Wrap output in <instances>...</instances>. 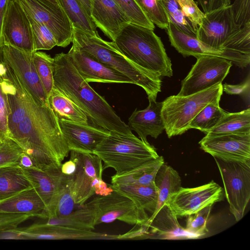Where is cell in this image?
<instances>
[{"label": "cell", "mask_w": 250, "mask_h": 250, "mask_svg": "<svg viewBox=\"0 0 250 250\" xmlns=\"http://www.w3.org/2000/svg\"><path fill=\"white\" fill-rule=\"evenodd\" d=\"M20 95L22 118L8 129V138L31 158L35 167L43 169L61 165L70 150L49 103L41 102L25 85Z\"/></svg>", "instance_id": "1"}, {"label": "cell", "mask_w": 250, "mask_h": 250, "mask_svg": "<svg viewBox=\"0 0 250 250\" xmlns=\"http://www.w3.org/2000/svg\"><path fill=\"white\" fill-rule=\"evenodd\" d=\"M54 87L73 102L93 124L108 131L131 134V130L104 98L98 94L79 73L67 53L55 55Z\"/></svg>", "instance_id": "2"}, {"label": "cell", "mask_w": 250, "mask_h": 250, "mask_svg": "<svg viewBox=\"0 0 250 250\" xmlns=\"http://www.w3.org/2000/svg\"><path fill=\"white\" fill-rule=\"evenodd\" d=\"M73 39L81 48L98 61L129 78L143 88L148 98L156 99L161 91L162 81L155 73L132 62L117 48L113 42L104 40L98 33L90 34L72 26Z\"/></svg>", "instance_id": "3"}, {"label": "cell", "mask_w": 250, "mask_h": 250, "mask_svg": "<svg viewBox=\"0 0 250 250\" xmlns=\"http://www.w3.org/2000/svg\"><path fill=\"white\" fill-rule=\"evenodd\" d=\"M113 42L125 57L137 65L160 77L172 76L171 60L161 38L153 30L129 23Z\"/></svg>", "instance_id": "4"}, {"label": "cell", "mask_w": 250, "mask_h": 250, "mask_svg": "<svg viewBox=\"0 0 250 250\" xmlns=\"http://www.w3.org/2000/svg\"><path fill=\"white\" fill-rule=\"evenodd\" d=\"M93 154L104 163V169H114L121 175L155 161L159 157L155 148L133 133L110 131Z\"/></svg>", "instance_id": "5"}, {"label": "cell", "mask_w": 250, "mask_h": 250, "mask_svg": "<svg viewBox=\"0 0 250 250\" xmlns=\"http://www.w3.org/2000/svg\"><path fill=\"white\" fill-rule=\"evenodd\" d=\"M223 92V84L219 83L190 95L166 98L162 102L161 113L167 137L181 135L189 129V124L200 111L208 104L219 103Z\"/></svg>", "instance_id": "6"}, {"label": "cell", "mask_w": 250, "mask_h": 250, "mask_svg": "<svg viewBox=\"0 0 250 250\" xmlns=\"http://www.w3.org/2000/svg\"><path fill=\"white\" fill-rule=\"evenodd\" d=\"M214 158L223 183L229 211L239 221L243 217L250 199V161Z\"/></svg>", "instance_id": "7"}, {"label": "cell", "mask_w": 250, "mask_h": 250, "mask_svg": "<svg viewBox=\"0 0 250 250\" xmlns=\"http://www.w3.org/2000/svg\"><path fill=\"white\" fill-rule=\"evenodd\" d=\"M95 215V225L110 223L116 220L130 225L146 224L147 212L128 197L114 190L105 196H98L88 203Z\"/></svg>", "instance_id": "8"}, {"label": "cell", "mask_w": 250, "mask_h": 250, "mask_svg": "<svg viewBox=\"0 0 250 250\" xmlns=\"http://www.w3.org/2000/svg\"><path fill=\"white\" fill-rule=\"evenodd\" d=\"M196 58V63L182 82L178 96L193 94L222 83L232 65L230 61L217 56L206 55Z\"/></svg>", "instance_id": "9"}, {"label": "cell", "mask_w": 250, "mask_h": 250, "mask_svg": "<svg viewBox=\"0 0 250 250\" xmlns=\"http://www.w3.org/2000/svg\"><path fill=\"white\" fill-rule=\"evenodd\" d=\"M26 14L46 25L53 33L57 46L66 47L73 39L72 23L59 4L46 0H17Z\"/></svg>", "instance_id": "10"}, {"label": "cell", "mask_w": 250, "mask_h": 250, "mask_svg": "<svg viewBox=\"0 0 250 250\" xmlns=\"http://www.w3.org/2000/svg\"><path fill=\"white\" fill-rule=\"evenodd\" d=\"M224 191L213 181L195 188L181 187L167 203L174 215L187 216L224 200Z\"/></svg>", "instance_id": "11"}, {"label": "cell", "mask_w": 250, "mask_h": 250, "mask_svg": "<svg viewBox=\"0 0 250 250\" xmlns=\"http://www.w3.org/2000/svg\"><path fill=\"white\" fill-rule=\"evenodd\" d=\"M70 159L76 164L73 175V195L75 203L82 206L95 194L96 187L103 180L102 161L89 153L71 150Z\"/></svg>", "instance_id": "12"}, {"label": "cell", "mask_w": 250, "mask_h": 250, "mask_svg": "<svg viewBox=\"0 0 250 250\" xmlns=\"http://www.w3.org/2000/svg\"><path fill=\"white\" fill-rule=\"evenodd\" d=\"M241 27L234 21L230 4L205 13L196 37L206 45L223 51L224 43Z\"/></svg>", "instance_id": "13"}, {"label": "cell", "mask_w": 250, "mask_h": 250, "mask_svg": "<svg viewBox=\"0 0 250 250\" xmlns=\"http://www.w3.org/2000/svg\"><path fill=\"white\" fill-rule=\"evenodd\" d=\"M19 239L118 240L117 235L62 225L34 224L25 228L11 229Z\"/></svg>", "instance_id": "14"}, {"label": "cell", "mask_w": 250, "mask_h": 250, "mask_svg": "<svg viewBox=\"0 0 250 250\" xmlns=\"http://www.w3.org/2000/svg\"><path fill=\"white\" fill-rule=\"evenodd\" d=\"M4 45L35 51L32 29L27 15L17 0H9L2 25Z\"/></svg>", "instance_id": "15"}, {"label": "cell", "mask_w": 250, "mask_h": 250, "mask_svg": "<svg viewBox=\"0 0 250 250\" xmlns=\"http://www.w3.org/2000/svg\"><path fill=\"white\" fill-rule=\"evenodd\" d=\"M67 53L81 76L88 83L133 84L127 77L98 61L75 42Z\"/></svg>", "instance_id": "16"}, {"label": "cell", "mask_w": 250, "mask_h": 250, "mask_svg": "<svg viewBox=\"0 0 250 250\" xmlns=\"http://www.w3.org/2000/svg\"><path fill=\"white\" fill-rule=\"evenodd\" d=\"M32 52L4 45L0 49V59L14 71L38 99L47 103L48 97L36 70Z\"/></svg>", "instance_id": "17"}, {"label": "cell", "mask_w": 250, "mask_h": 250, "mask_svg": "<svg viewBox=\"0 0 250 250\" xmlns=\"http://www.w3.org/2000/svg\"><path fill=\"white\" fill-rule=\"evenodd\" d=\"M200 148L213 157L226 160L250 161V134L206 135Z\"/></svg>", "instance_id": "18"}, {"label": "cell", "mask_w": 250, "mask_h": 250, "mask_svg": "<svg viewBox=\"0 0 250 250\" xmlns=\"http://www.w3.org/2000/svg\"><path fill=\"white\" fill-rule=\"evenodd\" d=\"M61 165H56L43 169L35 167L22 168V171L33 188L44 203V218H55L57 197L62 174Z\"/></svg>", "instance_id": "19"}, {"label": "cell", "mask_w": 250, "mask_h": 250, "mask_svg": "<svg viewBox=\"0 0 250 250\" xmlns=\"http://www.w3.org/2000/svg\"><path fill=\"white\" fill-rule=\"evenodd\" d=\"M60 127L70 151L93 153L109 131L98 126L65 119H58Z\"/></svg>", "instance_id": "20"}, {"label": "cell", "mask_w": 250, "mask_h": 250, "mask_svg": "<svg viewBox=\"0 0 250 250\" xmlns=\"http://www.w3.org/2000/svg\"><path fill=\"white\" fill-rule=\"evenodd\" d=\"M90 17L96 27L114 41L121 30L130 23L114 0H90Z\"/></svg>", "instance_id": "21"}, {"label": "cell", "mask_w": 250, "mask_h": 250, "mask_svg": "<svg viewBox=\"0 0 250 250\" xmlns=\"http://www.w3.org/2000/svg\"><path fill=\"white\" fill-rule=\"evenodd\" d=\"M149 104L145 109H136L128 118V126L135 131L139 137L147 143V137L155 139L165 130V125L162 116V102H158L148 98Z\"/></svg>", "instance_id": "22"}, {"label": "cell", "mask_w": 250, "mask_h": 250, "mask_svg": "<svg viewBox=\"0 0 250 250\" xmlns=\"http://www.w3.org/2000/svg\"><path fill=\"white\" fill-rule=\"evenodd\" d=\"M145 224L148 229L149 235L155 236L156 239L183 240L200 238L181 226L177 217L167 204L164 205Z\"/></svg>", "instance_id": "23"}, {"label": "cell", "mask_w": 250, "mask_h": 250, "mask_svg": "<svg viewBox=\"0 0 250 250\" xmlns=\"http://www.w3.org/2000/svg\"><path fill=\"white\" fill-rule=\"evenodd\" d=\"M166 31L171 46L185 57L192 56L197 58L207 55L225 58L224 52L206 45L196 36L183 32L169 20Z\"/></svg>", "instance_id": "24"}, {"label": "cell", "mask_w": 250, "mask_h": 250, "mask_svg": "<svg viewBox=\"0 0 250 250\" xmlns=\"http://www.w3.org/2000/svg\"><path fill=\"white\" fill-rule=\"evenodd\" d=\"M46 207L34 188L0 201V212L26 214L44 218Z\"/></svg>", "instance_id": "25"}, {"label": "cell", "mask_w": 250, "mask_h": 250, "mask_svg": "<svg viewBox=\"0 0 250 250\" xmlns=\"http://www.w3.org/2000/svg\"><path fill=\"white\" fill-rule=\"evenodd\" d=\"M154 182L158 191V201L155 210L148 220L151 219L181 187V179L178 172L165 163L158 169Z\"/></svg>", "instance_id": "26"}, {"label": "cell", "mask_w": 250, "mask_h": 250, "mask_svg": "<svg viewBox=\"0 0 250 250\" xmlns=\"http://www.w3.org/2000/svg\"><path fill=\"white\" fill-rule=\"evenodd\" d=\"M32 188L19 165L0 167V201Z\"/></svg>", "instance_id": "27"}, {"label": "cell", "mask_w": 250, "mask_h": 250, "mask_svg": "<svg viewBox=\"0 0 250 250\" xmlns=\"http://www.w3.org/2000/svg\"><path fill=\"white\" fill-rule=\"evenodd\" d=\"M115 190L132 200L138 206L149 212L151 215L155 210L158 201V191L155 185L146 186L131 184L112 185Z\"/></svg>", "instance_id": "28"}, {"label": "cell", "mask_w": 250, "mask_h": 250, "mask_svg": "<svg viewBox=\"0 0 250 250\" xmlns=\"http://www.w3.org/2000/svg\"><path fill=\"white\" fill-rule=\"evenodd\" d=\"M250 134V109L240 112L227 113L207 136H218L225 134Z\"/></svg>", "instance_id": "29"}, {"label": "cell", "mask_w": 250, "mask_h": 250, "mask_svg": "<svg viewBox=\"0 0 250 250\" xmlns=\"http://www.w3.org/2000/svg\"><path fill=\"white\" fill-rule=\"evenodd\" d=\"M164 159L159 156L154 162L143 166L127 173L121 174H114L111 177L112 185L120 184H131L150 186L155 185V178L156 173L164 164Z\"/></svg>", "instance_id": "30"}, {"label": "cell", "mask_w": 250, "mask_h": 250, "mask_svg": "<svg viewBox=\"0 0 250 250\" xmlns=\"http://www.w3.org/2000/svg\"><path fill=\"white\" fill-rule=\"evenodd\" d=\"M48 100L58 119L87 123L86 114L69 98L53 87Z\"/></svg>", "instance_id": "31"}, {"label": "cell", "mask_w": 250, "mask_h": 250, "mask_svg": "<svg viewBox=\"0 0 250 250\" xmlns=\"http://www.w3.org/2000/svg\"><path fill=\"white\" fill-rule=\"evenodd\" d=\"M58 1L70 21L73 27L90 34L98 33L95 24L79 0Z\"/></svg>", "instance_id": "32"}, {"label": "cell", "mask_w": 250, "mask_h": 250, "mask_svg": "<svg viewBox=\"0 0 250 250\" xmlns=\"http://www.w3.org/2000/svg\"><path fill=\"white\" fill-rule=\"evenodd\" d=\"M47 223L82 229L93 230L95 226V215L92 208L86 203L80 206L78 209L66 216L48 219Z\"/></svg>", "instance_id": "33"}, {"label": "cell", "mask_w": 250, "mask_h": 250, "mask_svg": "<svg viewBox=\"0 0 250 250\" xmlns=\"http://www.w3.org/2000/svg\"><path fill=\"white\" fill-rule=\"evenodd\" d=\"M226 113L220 107L219 103L208 104L192 119L189 128L198 129L206 134L217 125Z\"/></svg>", "instance_id": "34"}, {"label": "cell", "mask_w": 250, "mask_h": 250, "mask_svg": "<svg viewBox=\"0 0 250 250\" xmlns=\"http://www.w3.org/2000/svg\"><path fill=\"white\" fill-rule=\"evenodd\" d=\"M72 184L73 175L62 174L57 197L54 218L66 216L74 211L76 204L73 195Z\"/></svg>", "instance_id": "35"}, {"label": "cell", "mask_w": 250, "mask_h": 250, "mask_svg": "<svg viewBox=\"0 0 250 250\" xmlns=\"http://www.w3.org/2000/svg\"><path fill=\"white\" fill-rule=\"evenodd\" d=\"M32 59L39 77L48 97L54 87V59L45 52H32Z\"/></svg>", "instance_id": "36"}, {"label": "cell", "mask_w": 250, "mask_h": 250, "mask_svg": "<svg viewBox=\"0 0 250 250\" xmlns=\"http://www.w3.org/2000/svg\"><path fill=\"white\" fill-rule=\"evenodd\" d=\"M27 17L31 27L35 51L50 50L57 45L53 33L46 25L35 21L27 15Z\"/></svg>", "instance_id": "37"}, {"label": "cell", "mask_w": 250, "mask_h": 250, "mask_svg": "<svg viewBox=\"0 0 250 250\" xmlns=\"http://www.w3.org/2000/svg\"><path fill=\"white\" fill-rule=\"evenodd\" d=\"M146 17L159 28L165 29L168 25V16L158 0H135Z\"/></svg>", "instance_id": "38"}, {"label": "cell", "mask_w": 250, "mask_h": 250, "mask_svg": "<svg viewBox=\"0 0 250 250\" xmlns=\"http://www.w3.org/2000/svg\"><path fill=\"white\" fill-rule=\"evenodd\" d=\"M166 12L168 20L183 32L196 36V31L185 16L176 0H158Z\"/></svg>", "instance_id": "39"}, {"label": "cell", "mask_w": 250, "mask_h": 250, "mask_svg": "<svg viewBox=\"0 0 250 250\" xmlns=\"http://www.w3.org/2000/svg\"><path fill=\"white\" fill-rule=\"evenodd\" d=\"M125 14L130 23L154 30V24L146 17L135 0H114Z\"/></svg>", "instance_id": "40"}, {"label": "cell", "mask_w": 250, "mask_h": 250, "mask_svg": "<svg viewBox=\"0 0 250 250\" xmlns=\"http://www.w3.org/2000/svg\"><path fill=\"white\" fill-rule=\"evenodd\" d=\"M211 207H206L197 212L187 216L185 228L187 230L199 237L206 234L208 232L207 223Z\"/></svg>", "instance_id": "41"}, {"label": "cell", "mask_w": 250, "mask_h": 250, "mask_svg": "<svg viewBox=\"0 0 250 250\" xmlns=\"http://www.w3.org/2000/svg\"><path fill=\"white\" fill-rule=\"evenodd\" d=\"M23 153L20 146L8 138L0 145V167L19 165Z\"/></svg>", "instance_id": "42"}, {"label": "cell", "mask_w": 250, "mask_h": 250, "mask_svg": "<svg viewBox=\"0 0 250 250\" xmlns=\"http://www.w3.org/2000/svg\"><path fill=\"white\" fill-rule=\"evenodd\" d=\"M185 16L196 31L205 16L194 0H176Z\"/></svg>", "instance_id": "43"}, {"label": "cell", "mask_w": 250, "mask_h": 250, "mask_svg": "<svg viewBox=\"0 0 250 250\" xmlns=\"http://www.w3.org/2000/svg\"><path fill=\"white\" fill-rule=\"evenodd\" d=\"M230 5L236 24L242 27L250 23V0H234Z\"/></svg>", "instance_id": "44"}, {"label": "cell", "mask_w": 250, "mask_h": 250, "mask_svg": "<svg viewBox=\"0 0 250 250\" xmlns=\"http://www.w3.org/2000/svg\"><path fill=\"white\" fill-rule=\"evenodd\" d=\"M33 216L26 214L0 212V232L15 229Z\"/></svg>", "instance_id": "45"}, {"label": "cell", "mask_w": 250, "mask_h": 250, "mask_svg": "<svg viewBox=\"0 0 250 250\" xmlns=\"http://www.w3.org/2000/svg\"><path fill=\"white\" fill-rule=\"evenodd\" d=\"M8 137V109L5 95L0 86V142Z\"/></svg>", "instance_id": "46"}, {"label": "cell", "mask_w": 250, "mask_h": 250, "mask_svg": "<svg viewBox=\"0 0 250 250\" xmlns=\"http://www.w3.org/2000/svg\"><path fill=\"white\" fill-rule=\"evenodd\" d=\"M223 91L229 95H244L249 97L250 92V78L249 75L246 80L238 84L225 83L223 85Z\"/></svg>", "instance_id": "47"}, {"label": "cell", "mask_w": 250, "mask_h": 250, "mask_svg": "<svg viewBox=\"0 0 250 250\" xmlns=\"http://www.w3.org/2000/svg\"><path fill=\"white\" fill-rule=\"evenodd\" d=\"M231 0H197L204 13L227 6L231 4Z\"/></svg>", "instance_id": "48"}, {"label": "cell", "mask_w": 250, "mask_h": 250, "mask_svg": "<svg viewBox=\"0 0 250 250\" xmlns=\"http://www.w3.org/2000/svg\"><path fill=\"white\" fill-rule=\"evenodd\" d=\"M9 0H0V49L4 45L2 37L4 16Z\"/></svg>", "instance_id": "49"}, {"label": "cell", "mask_w": 250, "mask_h": 250, "mask_svg": "<svg viewBox=\"0 0 250 250\" xmlns=\"http://www.w3.org/2000/svg\"><path fill=\"white\" fill-rule=\"evenodd\" d=\"M76 170V164L72 159L65 162L61 165V170L62 174L66 175H73Z\"/></svg>", "instance_id": "50"}, {"label": "cell", "mask_w": 250, "mask_h": 250, "mask_svg": "<svg viewBox=\"0 0 250 250\" xmlns=\"http://www.w3.org/2000/svg\"><path fill=\"white\" fill-rule=\"evenodd\" d=\"M19 165L21 167L25 168L34 167L31 158L24 152L21 155Z\"/></svg>", "instance_id": "51"}, {"label": "cell", "mask_w": 250, "mask_h": 250, "mask_svg": "<svg viewBox=\"0 0 250 250\" xmlns=\"http://www.w3.org/2000/svg\"><path fill=\"white\" fill-rule=\"evenodd\" d=\"M83 7L90 17V0H79Z\"/></svg>", "instance_id": "52"}, {"label": "cell", "mask_w": 250, "mask_h": 250, "mask_svg": "<svg viewBox=\"0 0 250 250\" xmlns=\"http://www.w3.org/2000/svg\"><path fill=\"white\" fill-rule=\"evenodd\" d=\"M50 2L55 4H59L58 0H46ZM60 5V4H59Z\"/></svg>", "instance_id": "53"}, {"label": "cell", "mask_w": 250, "mask_h": 250, "mask_svg": "<svg viewBox=\"0 0 250 250\" xmlns=\"http://www.w3.org/2000/svg\"><path fill=\"white\" fill-rule=\"evenodd\" d=\"M1 143H0V144H1Z\"/></svg>", "instance_id": "54"}]
</instances>
